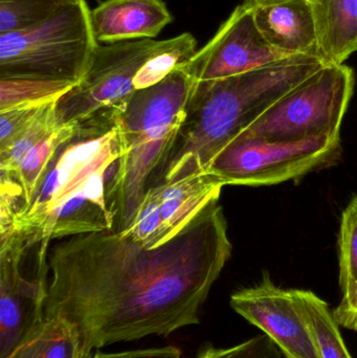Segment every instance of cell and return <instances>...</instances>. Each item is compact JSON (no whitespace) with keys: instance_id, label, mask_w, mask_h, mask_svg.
<instances>
[{"instance_id":"obj_24","label":"cell","mask_w":357,"mask_h":358,"mask_svg":"<svg viewBox=\"0 0 357 358\" xmlns=\"http://www.w3.org/2000/svg\"><path fill=\"white\" fill-rule=\"evenodd\" d=\"M284 355L265 334L254 336L228 348H216L212 344L201 347L196 358H283Z\"/></svg>"},{"instance_id":"obj_6","label":"cell","mask_w":357,"mask_h":358,"mask_svg":"<svg viewBox=\"0 0 357 358\" xmlns=\"http://www.w3.org/2000/svg\"><path fill=\"white\" fill-rule=\"evenodd\" d=\"M354 86V69L345 64H325L279 99L239 136L282 142L341 136Z\"/></svg>"},{"instance_id":"obj_7","label":"cell","mask_w":357,"mask_h":358,"mask_svg":"<svg viewBox=\"0 0 357 358\" xmlns=\"http://www.w3.org/2000/svg\"><path fill=\"white\" fill-rule=\"evenodd\" d=\"M341 151V136L282 142L238 136L216 155L207 172L224 185H277L333 165Z\"/></svg>"},{"instance_id":"obj_15","label":"cell","mask_w":357,"mask_h":358,"mask_svg":"<svg viewBox=\"0 0 357 358\" xmlns=\"http://www.w3.org/2000/svg\"><path fill=\"white\" fill-rule=\"evenodd\" d=\"M319 56L327 64H344L357 52V0H314Z\"/></svg>"},{"instance_id":"obj_26","label":"cell","mask_w":357,"mask_h":358,"mask_svg":"<svg viewBox=\"0 0 357 358\" xmlns=\"http://www.w3.org/2000/svg\"><path fill=\"white\" fill-rule=\"evenodd\" d=\"M92 358H182L180 349L174 346L163 348L142 349L117 353H104L98 351Z\"/></svg>"},{"instance_id":"obj_11","label":"cell","mask_w":357,"mask_h":358,"mask_svg":"<svg viewBox=\"0 0 357 358\" xmlns=\"http://www.w3.org/2000/svg\"><path fill=\"white\" fill-rule=\"evenodd\" d=\"M287 58L260 33L251 3L245 0L184 66L199 82L241 75Z\"/></svg>"},{"instance_id":"obj_3","label":"cell","mask_w":357,"mask_h":358,"mask_svg":"<svg viewBox=\"0 0 357 358\" xmlns=\"http://www.w3.org/2000/svg\"><path fill=\"white\" fill-rule=\"evenodd\" d=\"M325 64L321 57L301 55L241 75L196 82L186 117L152 187L207 172L228 143Z\"/></svg>"},{"instance_id":"obj_5","label":"cell","mask_w":357,"mask_h":358,"mask_svg":"<svg viewBox=\"0 0 357 358\" xmlns=\"http://www.w3.org/2000/svg\"><path fill=\"white\" fill-rule=\"evenodd\" d=\"M90 12L85 0H78L37 27L0 34V78L79 83L99 45Z\"/></svg>"},{"instance_id":"obj_2","label":"cell","mask_w":357,"mask_h":358,"mask_svg":"<svg viewBox=\"0 0 357 358\" xmlns=\"http://www.w3.org/2000/svg\"><path fill=\"white\" fill-rule=\"evenodd\" d=\"M119 159L111 109L79 122L75 134L57 151L29 203L14 220V234L36 256L48 259L54 239L112 231L115 218L107 202L106 178Z\"/></svg>"},{"instance_id":"obj_28","label":"cell","mask_w":357,"mask_h":358,"mask_svg":"<svg viewBox=\"0 0 357 358\" xmlns=\"http://www.w3.org/2000/svg\"><path fill=\"white\" fill-rule=\"evenodd\" d=\"M312 1H314V0H312Z\"/></svg>"},{"instance_id":"obj_8","label":"cell","mask_w":357,"mask_h":358,"mask_svg":"<svg viewBox=\"0 0 357 358\" xmlns=\"http://www.w3.org/2000/svg\"><path fill=\"white\" fill-rule=\"evenodd\" d=\"M29 250L18 235L0 244V358H10L45 320L48 262H29Z\"/></svg>"},{"instance_id":"obj_9","label":"cell","mask_w":357,"mask_h":358,"mask_svg":"<svg viewBox=\"0 0 357 358\" xmlns=\"http://www.w3.org/2000/svg\"><path fill=\"white\" fill-rule=\"evenodd\" d=\"M163 42L140 39L99 44L81 81L57 104L60 124L79 123L128 98L136 92L134 78Z\"/></svg>"},{"instance_id":"obj_23","label":"cell","mask_w":357,"mask_h":358,"mask_svg":"<svg viewBox=\"0 0 357 358\" xmlns=\"http://www.w3.org/2000/svg\"><path fill=\"white\" fill-rule=\"evenodd\" d=\"M339 250L340 286L346 300L357 288V195L342 215Z\"/></svg>"},{"instance_id":"obj_17","label":"cell","mask_w":357,"mask_h":358,"mask_svg":"<svg viewBox=\"0 0 357 358\" xmlns=\"http://www.w3.org/2000/svg\"><path fill=\"white\" fill-rule=\"evenodd\" d=\"M293 303L307 327L319 358H354L329 305L310 290L291 289Z\"/></svg>"},{"instance_id":"obj_27","label":"cell","mask_w":357,"mask_h":358,"mask_svg":"<svg viewBox=\"0 0 357 358\" xmlns=\"http://www.w3.org/2000/svg\"><path fill=\"white\" fill-rule=\"evenodd\" d=\"M333 315L341 327L357 332V288L350 298L342 300Z\"/></svg>"},{"instance_id":"obj_21","label":"cell","mask_w":357,"mask_h":358,"mask_svg":"<svg viewBox=\"0 0 357 358\" xmlns=\"http://www.w3.org/2000/svg\"><path fill=\"white\" fill-rule=\"evenodd\" d=\"M57 104L58 102L48 105L10 146L0 150V179L16 181L17 171L25 155L61 125Z\"/></svg>"},{"instance_id":"obj_14","label":"cell","mask_w":357,"mask_h":358,"mask_svg":"<svg viewBox=\"0 0 357 358\" xmlns=\"http://www.w3.org/2000/svg\"><path fill=\"white\" fill-rule=\"evenodd\" d=\"M96 42L152 39L173 21L163 0H105L90 12Z\"/></svg>"},{"instance_id":"obj_25","label":"cell","mask_w":357,"mask_h":358,"mask_svg":"<svg viewBox=\"0 0 357 358\" xmlns=\"http://www.w3.org/2000/svg\"><path fill=\"white\" fill-rule=\"evenodd\" d=\"M50 104L24 105L0 111V150L10 146Z\"/></svg>"},{"instance_id":"obj_12","label":"cell","mask_w":357,"mask_h":358,"mask_svg":"<svg viewBox=\"0 0 357 358\" xmlns=\"http://www.w3.org/2000/svg\"><path fill=\"white\" fill-rule=\"evenodd\" d=\"M235 313L268 336L286 358H319L312 336L293 303L291 289L263 275L260 283L231 296Z\"/></svg>"},{"instance_id":"obj_10","label":"cell","mask_w":357,"mask_h":358,"mask_svg":"<svg viewBox=\"0 0 357 358\" xmlns=\"http://www.w3.org/2000/svg\"><path fill=\"white\" fill-rule=\"evenodd\" d=\"M224 183L210 172L149 187L131 224L122 236L152 250L184 231L213 200Z\"/></svg>"},{"instance_id":"obj_20","label":"cell","mask_w":357,"mask_h":358,"mask_svg":"<svg viewBox=\"0 0 357 358\" xmlns=\"http://www.w3.org/2000/svg\"><path fill=\"white\" fill-rule=\"evenodd\" d=\"M197 41L190 33L163 40V45L140 69L133 80L134 90H146L165 80L172 71L187 64L197 52Z\"/></svg>"},{"instance_id":"obj_19","label":"cell","mask_w":357,"mask_h":358,"mask_svg":"<svg viewBox=\"0 0 357 358\" xmlns=\"http://www.w3.org/2000/svg\"><path fill=\"white\" fill-rule=\"evenodd\" d=\"M78 123L61 124L50 136L34 146L23 157L15 180L22 189L20 206L29 203L39 187L58 149L75 134Z\"/></svg>"},{"instance_id":"obj_1","label":"cell","mask_w":357,"mask_h":358,"mask_svg":"<svg viewBox=\"0 0 357 358\" xmlns=\"http://www.w3.org/2000/svg\"><path fill=\"white\" fill-rule=\"evenodd\" d=\"M232 248L219 199L152 250L112 231L61 239L48 259L45 317L73 322L94 349L198 325Z\"/></svg>"},{"instance_id":"obj_18","label":"cell","mask_w":357,"mask_h":358,"mask_svg":"<svg viewBox=\"0 0 357 358\" xmlns=\"http://www.w3.org/2000/svg\"><path fill=\"white\" fill-rule=\"evenodd\" d=\"M77 82L43 78H0V111L59 102Z\"/></svg>"},{"instance_id":"obj_13","label":"cell","mask_w":357,"mask_h":358,"mask_svg":"<svg viewBox=\"0 0 357 358\" xmlns=\"http://www.w3.org/2000/svg\"><path fill=\"white\" fill-rule=\"evenodd\" d=\"M249 1L256 24L270 45L289 57L319 56L318 22L312 0Z\"/></svg>"},{"instance_id":"obj_22","label":"cell","mask_w":357,"mask_h":358,"mask_svg":"<svg viewBox=\"0 0 357 358\" xmlns=\"http://www.w3.org/2000/svg\"><path fill=\"white\" fill-rule=\"evenodd\" d=\"M75 1L78 0H0V34L37 27Z\"/></svg>"},{"instance_id":"obj_4","label":"cell","mask_w":357,"mask_h":358,"mask_svg":"<svg viewBox=\"0 0 357 358\" xmlns=\"http://www.w3.org/2000/svg\"><path fill=\"white\" fill-rule=\"evenodd\" d=\"M195 83L182 65L156 85L136 90L110 108L119 148L107 185L113 231L122 233L133 221L151 179L175 142Z\"/></svg>"},{"instance_id":"obj_16","label":"cell","mask_w":357,"mask_h":358,"mask_svg":"<svg viewBox=\"0 0 357 358\" xmlns=\"http://www.w3.org/2000/svg\"><path fill=\"white\" fill-rule=\"evenodd\" d=\"M92 350L78 326L52 315L10 358H92Z\"/></svg>"}]
</instances>
